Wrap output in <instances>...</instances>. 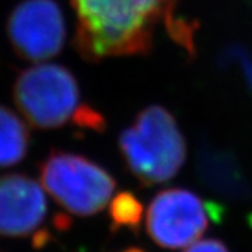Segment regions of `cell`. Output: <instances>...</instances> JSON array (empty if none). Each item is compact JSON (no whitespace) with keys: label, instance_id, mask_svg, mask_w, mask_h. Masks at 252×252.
<instances>
[{"label":"cell","instance_id":"obj_1","mask_svg":"<svg viewBox=\"0 0 252 252\" xmlns=\"http://www.w3.org/2000/svg\"><path fill=\"white\" fill-rule=\"evenodd\" d=\"M77 14L76 48L90 62L147 54L158 24L174 26L178 0H72Z\"/></svg>","mask_w":252,"mask_h":252},{"label":"cell","instance_id":"obj_2","mask_svg":"<svg viewBox=\"0 0 252 252\" xmlns=\"http://www.w3.org/2000/svg\"><path fill=\"white\" fill-rule=\"evenodd\" d=\"M125 167L142 187L172 180L187 161V142L170 111L152 105L136 115L118 139Z\"/></svg>","mask_w":252,"mask_h":252},{"label":"cell","instance_id":"obj_3","mask_svg":"<svg viewBox=\"0 0 252 252\" xmlns=\"http://www.w3.org/2000/svg\"><path fill=\"white\" fill-rule=\"evenodd\" d=\"M45 190L72 215L94 216L112 199L117 181L104 167L80 154L55 150L39 167Z\"/></svg>","mask_w":252,"mask_h":252},{"label":"cell","instance_id":"obj_4","mask_svg":"<svg viewBox=\"0 0 252 252\" xmlns=\"http://www.w3.org/2000/svg\"><path fill=\"white\" fill-rule=\"evenodd\" d=\"M13 93L20 112L36 129L74 124L84 105L72 72L55 63L36 64L21 73Z\"/></svg>","mask_w":252,"mask_h":252},{"label":"cell","instance_id":"obj_5","mask_svg":"<svg viewBox=\"0 0 252 252\" xmlns=\"http://www.w3.org/2000/svg\"><path fill=\"white\" fill-rule=\"evenodd\" d=\"M209 210L210 207L189 189H162L147 207V234L161 248L180 250L189 247L207 230Z\"/></svg>","mask_w":252,"mask_h":252},{"label":"cell","instance_id":"obj_6","mask_svg":"<svg viewBox=\"0 0 252 252\" xmlns=\"http://www.w3.org/2000/svg\"><path fill=\"white\" fill-rule=\"evenodd\" d=\"M10 41L21 58L41 62L62 51L66 26L54 0H24L13 10L7 24Z\"/></svg>","mask_w":252,"mask_h":252},{"label":"cell","instance_id":"obj_7","mask_svg":"<svg viewBox=\"0 0 252 252\" xmlns=\"http://www.w3.org/2000/svg\"><path fill=\"white\" fill-rule=\"evenodd\" d=\"M48 212L44 189L24 174L0 177V235L31 234Z\"/></svg>","mask_w":252,"mask_h":252},{"label":"cell","instance_id":"obj_8","mask_svg":"<svg viewBox=\"0 0 252 252\" xmlns=\"http://www.w3.org/2000/svg\"><path fill=\"white\" fill-rule=\"evenodd\" d=\"M200 175L209 188L220 193L223 198L245 200L251 192L244 175L237 170L234 162L223 160V157H210L200 164Z\"/></svg>","mask_w":252,"mask_h":252},{"label":"cell","instance_id":"obj_9","mask_svg":"<svg viewBox=\"0 0 252 252\" xmlns=\"http://www.w3.org/2000/svg\"><path fill=\"white\" fill-rule=\"evenodd\" d=\"M30 133L26 124L10 109L0 107V167L20 162L27 154Z\"/></svg>","mask_w":252,"mask_h":252},{"label":"cell","instance_id":"obj_10","mask_svg":"<svg viewBox=\"0 0 252 252\" xmlns=\"http://www.w3.org/2000/svg\"><path fill=\"white\" fill-rule=\"evenodd\" d=\"M144 207L142 202L132 192H119L114 196L109 205L111 230L117 233L119 230H129L137 233L143 220Z\"/></svg>","mask_w":252,"mask_h":252},{"label":"cell","instance_id":"obj_11","mask_svg":"<svg viewBox=\"0 0 252 252\" xmlns=\"http://www.w3.org/2000/svg\"><path fill=\"white\" fill-rule=\"evenodd\" d=\"M184 252H230L224 243L217 238L198 240L196 243L189 245Z\"/></svg>","mask_w":252,"mask_h":252},{"label":"cell","instance_id":"obj_12","mask_svg":"<svg viewBox=\"0 0 252 252\" xmlns=\"http://www.w3.org/2000/svg\"><path fill=\"white\" fill-rule=\"evenodd\" d=\"M49 241H52V234L46 228H39L36 230L32 235V247L35 250H42L45 248Z\"/></svg>","mask_w":252,"mask_h":252},{"label":"cell","instance_id":"obj_13","mask_svg":"<svg viewBox=\"0 0 252 252\" xmlns=\"http://www.w3.org/2000/svg\"><path fill=\"white\" fill-rule=\"evenodd\" d=\"M54 225L56 227V230L66 231L72 225V219L64 213H58L54 216Z\"/></svg>","mask_w":252,"mask_h":252},{"label":"cell","instance_id":"obj_14","mask_svg":"<svg viewBox=\"0 0 252 252\" xmlns=\"http://www.w3.org/2000/svg\"><path fill=\"white\" fill-rule=\"evenodd\" d=\"M119 252H146L142 248H139V247H129V248H126V250H122V251Z\"/></svg>","mask_w":252,"mask_h":252}]
</instances>
